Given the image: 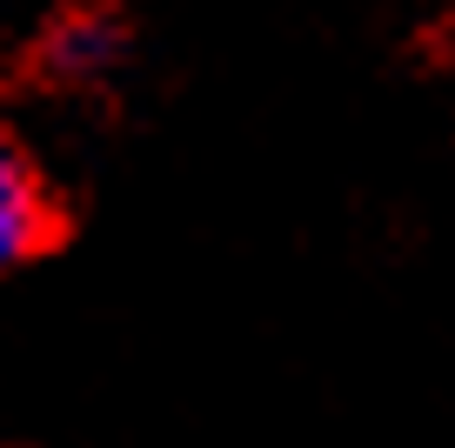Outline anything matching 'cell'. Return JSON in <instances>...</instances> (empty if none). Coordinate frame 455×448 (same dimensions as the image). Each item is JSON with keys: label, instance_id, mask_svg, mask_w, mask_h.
I'll list each match as a JSON object with an SVG mask.
<instances>
[{"label": "cell", "instance_id": "obj_1", "mask_svg": "<svg viewBox=\"0 0 455 448\" xmlns=\"http://www.w3.org/2000/svg\"><path fill=\"white\" fill-rule=\"evenodd\" d=\"M47 235H54V208H47L41 168L0 134V275L34 261L47 248Z\"/></svg>", "mask_w": 455, "mask_h": 448}, {"label": "cell", "instance_id": "obj_2", "mask_svg": "<svg viewBox=\"0 0 455 448\" xmlns=\"http://www.w3.org/2000/svg\"><path fill=\"white\" fill-rule=\"evenodd\" d=\"M54 60L68 74H100L114 60V28H108V20H68L60 41H54Z\"/></svg>", "mask_w": 455, "mask_h": 448}]
</instances>
